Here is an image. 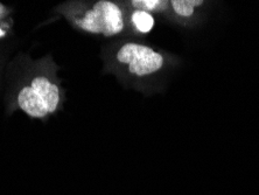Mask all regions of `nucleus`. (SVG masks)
<instances>
[{
    "instance_id": "nucleus-3",
    "label": "nucleus",
    "mask_w": 259,
    "mask_h": 195,
    "mask_svg": "<svg viewBox=\"0 0 259 195\" xmlns=\"http://www.w3.org/2000/svg\"><path fill=\"white\" fill-rule=\"evenodd\" d=\"M120 63L127 64L128 71L137 76H146L158 71L163 64L162 56L158 52L144 45H124L117 54Z\"/></svg>"
},
{
    "instance_id": "nucleus-6",
    "label": "nucleus",
    "mask_w": 259,
    "mask_h": 195,
    "mask_svg": "<svg viewBox=\"0 0 259 195\" xmlns=\"http://www.w3.org/2000/svg\"><path fill=\"white\" fill-rule=\"evenodd\" d=\"M132 5L137 7L138 11L147 12V11H153L159 9L160 6H163V3L159 0H133Z\"/></svg>"
},
{
    "instance_id": "nucleus-5",
    "label": "nucleus",
    "mask_w": 259,
    "mask_h": 195,
    "mask_svg": "<svg viewBox=\"0 0 259 195\" xmlns=\"http://www.w3.org/2000/svg\"><path fill=\"white\" fill-rule=\"evenodd\" d=\"M202 4V0H173L172 6L175 12L181 17H190L194 13V9Z\"/></svg>"
},
{
    "instance_id": "nucleus-1",
    "label": "nucleus",
    "mask_w": 259,
    "mask_h": 195,
    "mask_svg": "<svg viewBox=\"0 0 259 195\" xmlns=\"http://www.w3.org/2000/svg\"><path fill=\"white\" fill-rule=\"evenodd\" d=\"M59 99V88L44 76L33 79L30 86L22 88L18 95L19 106L30 117L35 118L54 112Z\"/></svg>"
},
{
    "instance_id": "nucleus-4",
    "label": "nucleus",
    "mask_w": 259,
    "mask_h": 195,
    "mask_svg": "<svg viewBox=\"0 0 259 195\" xmlns=\"http://www.w3.org/2000/svg\"><path fill=\"white\" fill-rule=\"evenodd\" d=\"M132 22L135 24L137 29L142 33H148L153 28L154 19L148 12L137 10L132 15Z\"/></svg>"
},
{
    "instance_id": "nucleus-2",
    "label": "nucleus",
    "mask_w": 259,
    "mask_h": 195,
    "mask_svg": "<svg viewBox=\"0 0 259 195\" xmlns=\"http://www.w3.org/2000/svg\"><path fill=\"white\" fill-rule=\"evenodd\" d=\"M77 25L87 32L112 36L123 30V13L116 4L101 0L88 11L84 18L77 20Z\"/></svg>"
}]
</instances>
